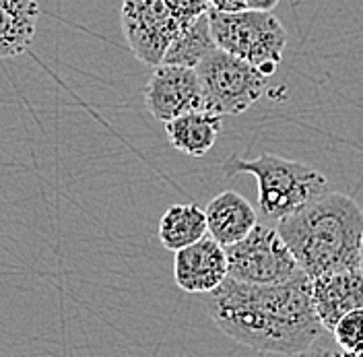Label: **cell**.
I'll return each instance as SVG.
<instances>
[{
	"instance_id": "obj_1",
	"label": "cell",
	"mask_w": 363,
	"mask_h": 357,
	"mask_svg": "<svg viewBox=\"0 0 363 357\" xmlns=\"http://www.w3.org/2000/svg\"><path fill=\"white\" fill-rule=\"evenodd\" d=\"M204 306L223 335L262 353L295 357L324 333L306 273L271 285L227 277L204 295Z\"/></svg>"
},
{
	"instance_id": "obj_2",
	"label": "cell",
	"mask_w": 363,
	"mask_h": 357,
	"mask_svg": "<svg viewBox=\"0 0 363 357\" xmlns=\"http://www.w3.org/2000/svg\"><path fill=\"white\" fill-rule=\"evenodd\" d=\"M277 231L310 279L359 268L363 209L349 194L328 190L294 215L277 221Z\"/></svg>"
},
{
	"instance_id": "obj_3",
	"label": "cell",
	"mask_w": 363,
	"mask_h": 357,
	"mask_svg": "<svg viewBox=\"0 0 363 357\" xmlns=\"http://www.w3.org/2000/svg\"><path fill=\"white\" fill-rule=\"evenodd\" d=\"M227 178L250 174L258 182V207L269 219L281 221L330 190L328 180L303 161L264 153L256 159L231 155L221 165Z\"/></svg>"
},
{
	"instance_id": "obj_4",
	"label": "cell",
	"mask_w": 363,
	"mask_h": 357,
	"mask_svg": "<svg viewBox=\"0 0 363 357\" xmlns=\"http://www.w3.org/2000/svg\"><path fill=\"white\" fill-rule=\"evenodd\" d=\"M206 13L208 0H124L122 31L136 58L157 67L172 42Z\"/></svg>"
},
{
	"instance_id": "obj_5",
	"label": "cell",
	"mask_w": 363,
	"mask_h": 357,
	"mask_svg": "<svg viewBox=\"0 0 363 357\" xmlns=\"http://www.w3.org/2000/svg\"><path fill=\"white\" fill-rule=\"evenodd\" d=\"M206 15L219 50L246 60L267 77L281 67L287 48V31L272 13L250 9L240 13H219L208 9Z\"/></svg>"
},
{
	"instance_id": "obj_6",
	"label": "cell",
	"mask_w": 363,
	"mask_h": 357,
	"mask_svg": "<svg viewBox=\"0 0 363 357\" xmlns=\"http://www.w3.org/2000/svg\"><path fill=\"white\" fill-rule=\"evenodd\" d=\"M204 108L219 116H238L254 106L264 93L269 77L250 62L215 50L196 67Z\"/></svg>"
},
{
	"instance_id": "obj_7",
	"label": "cell",
	"mask_w": 363,
	"mask_h": 357,
	"mask_svg": "<svg viewBox=\"0 0 363 357\" xmlns=\"http://www.w3.org/2000/svg\"><path fill=\"white\" fill-rule=\"evenodd\" d=\"M225 254L229 277L242 283H285L303 273L277 227L269 225L256 224L244 240L227 246Z\"/></svg>"
},
{
	"instance_id": "obj_8",
	"label": "cell",
	"mask_w": 363,
	"mask_h": 357,
	"mask_svg": "<svg viewBox=\"0 0 363 357\" xmlns=\"http://www.w3.org/2000/svg\"><path fill=\"white\" fill-rule=\"evenodd\" d=\"M145 106L159 122H169L182 114L206 110L196 68L157 65L145 85Z\"/></svg>"
},
{
	"instance_id": "obj_9",
	"label": "cell",
	"mask_w": 363,
	"mask_h": 357,
	"mask_svg": "<svg viewBox=\"0 0 363 357\" xmlns=\"http://www.w3.org/2000/svg\"><path fill=\"white\" fill-rule=\"evenodd\" d=\"M229 277L225 248L208 234L174 256V281L182 291L206 295Z\"/></svg>"
},
{
	"instance_id": "obj_10",
	"label": "cell",
	"mask_w": 363,
	"mask_h": 357,
	"mask_svg": "<svg viewBox=\"0 0 363 357\" xmlns=\"http://www.w3.org/2000/svg\"><path fill=\"white\" fill-rule=\"evenodd\" d=\"M312 302L320 324L333 333L345 314L363 308V270L347 268L312 279Z\"/></svg>"
},
{
	"instance_id": "obj_11",
	"label": "cell",
	"mask_w": 363,
	"mask_h": 357,
	"mask_svg": "<svg viewBox=\"0 0 363 357\" xmlns=\"http://www.w3.org/2000/svg\"><path fill=\"white\" fill-rule=\"evenodd\" d=\"M206 234L227 248L244 240L258 224V215L248 199L235 190H225L217 194L204 209Z\"/></svg>"
},
{
	"instance_id": "obj_12",
	"label": "cell",
	"mask_w": 363,
	"mask_h": 357,
	"mask_svg": "<svg viewBox=\"0 0 363 357\" xmlns=\"http://www.w3.org/2000/svg\"><path fill=\"white\" fill-rule=\"evenodd\" d=\"M223 131V116L211 110L182 114L165 122V133L174 149L190 157L206 155Z\"/></svg>"
},
{
	"instance_id": "obj_13",
	"label": "cell",
	"mask_w": 363,
	"mask_h": 357,
	"mask_svg": "<svg viewBox=\"0 0 363 357\" xmlns=\"http://www.w3.org/2000/svg\"><path fill=\"white\" fill-rule=\"evenodd\" d=\"M40 13L38 0H0V58H15L29 50Z\"/></svg>"
},
{
	"instance_id": "obj_14",
	"label": "cell",
	"mask_w": 363,
	"mask_h": 357,
	"mask_svg": "<svg viewBox=\"0 0 363 357\" xmlns=\"http://www.w3.org/2000/svg\"><path fill=\"white\" fill-rule=\"evenodd\" d=\"M206 236L204 209L199 204H172L159 219V242L165 250L178 252Z\"/></svg>"
},
{
	"instance_id": "obj_15",
	"label": "cell",
	"mask_w": 363,
	"mask_h": 357,
	"mask_svg": "<svg viewBox=\"0 0 363 357\" xmlns=\"http://www.w3.org/2000/svg\"><path fill=\"white\" fill-rule=\"evenodd\" d=\"M215 50H217V44H215L213 33H211L208 15H203L194 23H190L172 42L165 56H163V60H161V65L196 68Z\"/></svg>"
},
{
	"instance_id": "obj_16",
	"label": "cell",
	"mask_w": 363,
	"mask_h": 357,
	"mask_svg": "<svg viewBox=\"0 0 363 357\" xmlns=\"http://www.w3.org/2000/svg\"><path fill=\"white\" fill-rule=\"evenodd\" d=\"M333 336L347 357H363V308L345 314L333 329Z\"/></svg>"
},
{
	"instance_id": "obj_17",
	"label": "cell",
	"mask_w": 363,
	"mask_h": 357,
	"mask_svg": "<svg viewBox=\"0 0 363 357\" xmlns=\"http://www.w3.org/2000/svg\"><path fill=\"white\" fill-rule=\"evenodd\" d=\"M295 357H347V353L340 349V345L335 341L333 333L324 331L308 349H303Z\"/></svg>"
},
{
	"instance_id": "obj_18",
	"label": "cell",
	"mask_w": 363,
	"mask_h": 357,
	"mask_svg": "<svg viewBox=\"0 0 363 357\" xmlns=\"http://www.w3.org/2000/svg\"><path fill=\"white\" fill-rule=\"evenodd\" d=\"M208 9L219 13H240L246 11V0H208Z\"/></svg>"
},
{
	"instance_id": "obj_19",
	"label": "cell",
	"mask_w": 363,
	"mask_h": 357,
	"mask_svg": "<svg viewBox=\"0 0 363 357\" xmlns=\"http://www.w3.org/2000/svg\"><path fill=\"white\" fill-rule=\"evenodd\" d=\"M277 4L279 0H246V6L250 11H262V13H272Z\"/></svg>"
},
{
	"instance_id": "obj_20",
	"label": "cell",
	"mask_w": 363,
	"mask_h": 357,
	"mask_svg": "<svg viewBox=\"0 0 363 357\" xmlns=\"http://www.w3.org/2000/svg\"><path fill=\"white\" fill-rule=\"evenodd\" d=\"M359 268L363 270V240H362V256H359Z\"/></svg>"
}]
</instances>
